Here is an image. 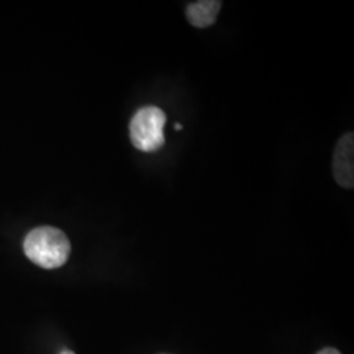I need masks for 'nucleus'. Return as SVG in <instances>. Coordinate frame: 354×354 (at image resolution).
<instances>
[{
	"label": "nucleus",
	"instance_id": "f257e3e1",
	"mask_svg": "<svg viewBox=\"0 0 354 354\" xmlns=\"http://www.w3.org/2000/svg\"><path fill=\"white\" fill-rule=\"evenodd\" d=\"M24 252L36 266L57 269L66 264L71 252V244L61 230L42 226L26 235Z\"/></svg>",
	"mask_w": 354,
	"mask_h": 354
},
{
	"label": "nucleus",
	"instance_id": "f03ea898",
	"mask_svg": "<svg viewBox=\"0 0 354 354\" xmlns=\"http://www.w3.org/2000/svg\"><path fill=\"white\" fill-rule=\"evenodd\" d=\"M167 115L158 106H145L137 111L130 121V140L142 152H155L165 146Z\"/></svg>",
	"mask_w": 354,
	"mask_h": 354
},
{
	"label": "nucleus",
	"instance_id": "7ed1b4c3",
	"mask_svg": "<svg viewBox=\"0 0 354 354\" xmlns=\"http://www.w3.org/2000/svg\"><path fill=\"white\" fill-rule=\"evenodd\" d=\"M354 136L348 133L337 142L333 155V176L336 183L345 188L354 187Z\"/></svg>",
	"mask_w": 354,
	"mask_h": 354
},
{
	"label": "nucleus",
	"instance_id": "20e7f679",
	"mask_svg": "<svg viewBox=\"0 0 354 354\" xmlns=\"http://www.w3.org/2000/svg\"><path fill=\"white\" fill-rule=\"evenodd\" d=\"M222 3L216 0H201L192 3L187 8L188 21L196 28H207L213 26L216 16L221 11Z\"/></svg>",
	"mask_w": 354,
	"mask_h": 354
},
{
	"label": "nucleus",
	"instance_id": "39448f33",
	"mask_svg": "<svg viewBox=\"0 0 354 354\" xmlns=\"http://www.w3.org/2000/svg\"><path fill=\"white\" fill-rule=\"evenodd\" d=\"M317 354H342L339 351H336V349H333V348H327V349H323V351H320Z\"/></svg>",
	"mask_w": 354,
	"mask_h": 354
},
{
	"label": "nucleus",
	"instance_id": "423d86ee",
	"mask_svg": "<svg viewBox=\"0 0 354 354\" xmlns=\"http://www.w3.org/2000/svg\"><path fill=\"white\" fill-rule=\"evenodd\" d=\"M59 354H75L74 352H71V351H67V349H64V351H62L61 353Z\"/></svg>",
	"mask_w": 354,
	"mask_h": 354
},
{
	"label": "nucleus",
	"instance_id": "0eeeda50",
	"mask_svg": "<svg viewBox=\"0 0 354 354\" xmlns=\"http://www.w3.org/2000/svg\"><path fill=\"white\" fill-rule=\"evenodd\" d=\"M175 129H176V130H181V129H183V125H180V124H175Z\"/></svg>",
	"mask_w": 354,
	"mask_h": 354
}]
</instances>
